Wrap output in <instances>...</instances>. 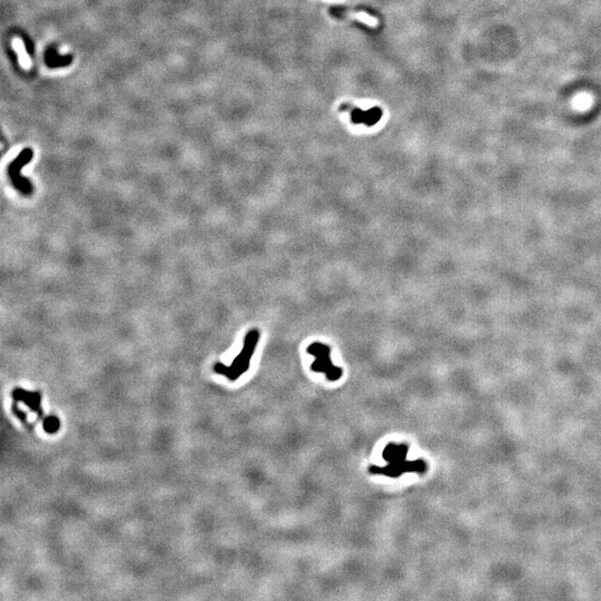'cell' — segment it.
<instances>
[{
    "instance_id": "6da1fadb",
    "label": "cell",
    "mask_w": 601,
    "mask_h": 601,
    "mask_svg": "<svg viewBox=\"0 0 601 601\" xmlns=\"http://www.w3.org/2000/svg\"><path fill=\"white\" fill-rule=\"evenodd\" d=\"M409 447L405 444H387L383 451V459L387 462L385 467H370L372 474H383L389 478H399L400 475L410 472L424 473L427 471V463L422 459L408 461Z\"/></svg>"
},
{
    "instance_id": "7a4b0ae2",
    "label": "cell",
    "mask_w": 601,
    "mask_h": 601,
    "mask_svg": "<svg viewBox=\"0 0 601 601\" xmlns=\"http://www.w3.org/2000/svg\"><path fill=\"white\" fill-rule=\"evenodd\" d=\"M261 332L258 329H253L247 332L244 339V345L241 353L236 356L229 366L217 362L214 365V372L224 375L229 381H236L245 373L250 366V360L253 358L254 351L260 341Z\"/></svg>"
},
{
    "instance_id": "3957f363",
    "label": "cell",
    "mask_w": 601,
    "mask_h": 601,
    "mask_svg": "<svg viewBox=\"0 0 601 601\" xmlns=\"http://www.w3.org/2000/svg\"><path fill=\"white\" fill-rule=\"evenodd\" d=\"M308 353L315 358V361L312 363L311 370L316 373H324L327 379L334 382L340 380L343 371L339 366H335L331 360V348L327 344L314 342L308 348Z\"/></svg>"
},
{
    "instance_id": "277c9868",
    "label": "cell",
    "mask_w": 601,
    "mask_h": 601,
    "mask_svg": "<svg viewBox=\"0 0 601 601\" xmlns=\"http://www.w3.org/2000/svg\"><path fill=\"white\" fill-rule=\"evenodd\" d=\"M33 157V149L25 148L22 152L17 156V158L10 163L7 168L8 177L11 181V185L15 187L16 191L19 192L24 196H30L34 192V186L31 184L30 179L24 177L21 175V170L27 164H29Z\"/></svg>"
},
{
    "instance_id": "5b68a950",
    "label": "cell",
    "mask_w": 601,
    "mask_h": 601,
    "mask_svg": "<svg viewBox=\"0 0 601 601\" xmlns=\"http://www.w3.org/2000/svg\"><path fill=\"white\" fill-rule=\"evenodd\" d=\"M12 397H14L16 402L25 403L31 411L36 412L38 415H41V409H40L41 398H40L39 393L25 391L22 389H16L14 392H12Z\"/></svg>"
},
{
    "instance_id": "8992f818",
    "label": "cell",
    "mask_w": 601,
    "mask_h": 601,
    "mask_svg": "<svg viewBox=\"0 0 601 601\" xmlns=\"http://www.w3.org/2000/svg\"><path fill=\"white\" fill-rule=\"evenodd\" d=\"M351 117H352V121L355 124H365L367 126H372V125H375L381 120L382 111L380 108H372L367 111L354 109Z\"/></svg>"
},
{
    "instance_id": "52a82bcc",
    "label": "cell",
    "mask_w": 601,
    "mask_h": 601,
    "mask_svg": "<svg viewBox=\"0 0 601 601\" xmlns=\"http://www.w3.org/2000/svg\"><path fill=\"white\" fill-rule=\"evenodd\" d=\"M12 45H14V48L16 49V52L18 53V55H19V62H20V65L24 68H29L30 67V59L28 57L27 53L25 52V48H24V45H22L21 40L15 38L14 39V42H12Z\"/></svg>"
},
{
    "instance_id": "ba28073f",
    "label": "cell",
    "mask_w": 601,
    "mask_h": 601,
    "mask_svg": "<svg viewBox=\"0 0 601 601\" xmlns=\"http://www.w3.org/2000/svg\"><path fill=\"white\" fill-rule=\"evenodd\" d=\"M60 423L57 418L48 417L43 420V429L46 430L47 433H56L59 430Z\"/></svg>"
}]
</instances>
